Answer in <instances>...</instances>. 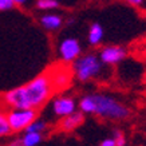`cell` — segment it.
<instances>
[{"label":"cell","instance_id":"obj_19","mask_svg":"<svg viewBox=\"0 0 146 146\" xmlns=\"http://www.w3.org/2000/svg\"><path fill=\"white\" fill-rule=\"evenodd\" d=\"M15 5H23L27 3V0H12Z\"/></svg>","mask_w":146,"mask_h":146},{"label":"cell","instance_id":"obj_4","mask_svg":"<svg viewBox=\"0 0 146 146\" xmlns=\"http://www.w3.org/2000/svg\"><path fill=\"white\" fill-rule=\"evenodd\" d=\"M8 125L12 131H24V129L31 123L32 121L36 119V110L32 109H15L11 113L7 114Z\"/></svg>","mask_w":146,"mask_h":146},{"label":"cell","instance_id":"obj_12","mask_svg":"<svg viewBox=\"0 0 146 146\" xmlns=\"http://www.w3.org/2000/svg\"><path fill=\"white\" fill-rule=\"evenodd\" d=\"M46 129H47V123H46L44 121L38 119V118H36L35 121H32L31 123H30L26 129H24V131H35V133H43Z\"/></svg>","mask_w":146,"mask_h":146},{"label":"cell","instance_id":"obj_10","mask_svg":"<svg viewBox=\"0 0 146 146\" xmlns=\"http://www.w3.org/2000/svg\"><path fill=\"white\" fill-rule=\"evenodd\" d=\"M103 39V28L99 23H93L89 28V43L91 46L99 44Z\"/></svg>","mask_w":146,"mask_h":146},{"label":"cell","instance_id":"obj_1","mask_svg":"<svg viewBox=\"0 0 146 146\" xmlns=\"http://www.w3.org/2000/svg\"><path fill=\"white\" fill-rule=\"evenodd\" d=\"M54 93L51 78L47 74H40L28 83L7 91L3 101L12 109H32L38 110L48 101Z\"/></svg>","mask_w":146,"mask_h":146},{"label":"cell","instance_id":"obj_16","mask_svg":"<svg viewBox=\"0 0 146 146\" xmlns=\"http://www.w3.org/2000/svg\"><path fill=\"white\" fill-rule=\"evenodd\" d=\"M15 7L12 0H0V11H8Z\"/></svg>","mask_w":146,"mask_h":146},{"label":"cell","instance_id":"obj_11","mask_svg":"<svg viewBox=\"0 0 146 146\" xmlns=\"http://www.w3.org/2000/svg\"><path fill=\"white\" fill-rule=\"evenodd\" d=\"M23 146H38L42 142V133L35 131H24V135L20 139Z\"/></svg>","mask_w":146,"mask_h":146},{"label":"cell","instance_id":"obj_14","mask_svg":"<svg viewBox=\"0 0 146 146\" xmlns=\"http://www.w3.org/2000/svg\"><path fill=\"white\" fill-rule=\"evenodd\" d=\"M11 133V129L8 125V119H7V114L0 111V137H5Z\"/></svg>","mask_w":146,"mask_h":146},{"label":"cell","instance_id":"obj_3","mask_svg":"<svg viewBox=\"0 0 146 146\" xmlns=\"http://www.w3.org/2000/svg\"><path fill=\"white\" fill-rule=\"evenodd\" d=\"M102 67L103 63L101 62L99 56H97L95 54H86V55H79L74 60L72 70L79 82H87L101 74Z\"/></svg>","mask_w":146,"mask_h":146},{"label":"cell","instance_id":"obj_5","mask_svg":"<svg viewBox=\"0 0 146 146\" xmlns=\"http://www.w3.org/2000/svg\"><path fill=\"white\" fill-rule=\"evenodd\" d=\"M82 52V47L78 39L75 38H66L62 40L59 46V55L64 62H74Z\"/></svg>","mask_w":146,"mask_h":146},{"label":"cell","instance_id":"obj_9","mask_svg":"<svg viewBox=\"0 0 146 146\" xmlns=\"http://www.w3.org/2000/svg\"><path fill=\"white\" fill-rule=\"evenodd\" d=\"M40 24L44 27L46 30H48V31H55V30H59L62 27L63 20L59 15L47 13V15L40 18Z\"/></svg>","mask_w":146,"mask_h":146},{"label":"cell","instance_id":"obj_15","mask_svg":"<svg viewBox=\"0 0 146 146\" xmlns=\"http://www.w3.org/2000/svg\"><path fill=\"white\" fill-rule=\"evenodd\" d=\"M113 139L115 141V146H125V143H126L125 135L121 130H114V133H113Z\"/></svg>","mask_w":146,"mask_h":146},{"label":"cell","instance_id":"obj_2","mask_svg":"<svg viewBox=\"0 0 146 146\" xmlns=\"http://www.w3.org/2000/svg\"><path fill=\"white\" fill-rule=\"evenodd\" d=\"M83 114H95L113 121H123L130 115V110L123 103L106 94H87L79 101Z\"/></svg>","mask_w":146,"mask_h":146},{"label":"cell","instance_id":"obj_7","mask_svg":"<svg viewBox=\"0 0 146 146\" xmlns=\"http://www.w3.org/2000/svg\"><path fill=\"white\" fill-rule=\"evenodd\" d=\"M76 109L75 101L71 97H58L52 102V111L58 117H66V115L74 113Z\"/></svg>","mask_w":146,"mask_h":146},{"label":"cell","instance_id":"obj_20","mask_svg":"<svg viewBox=\"0 0 146 146\" xmlns=\"http://www.w3.org/2000/svg\"><path fill=\"white\" fill-rule=\"evenodd\" d=\"M9 146H23V145H22V142H20V139H16V141L11 142V145Z\"/></svg>","mask_w":146,"mask_h":146},{"label":"cell","instance_id":"obj_6","mask_svg":"<svg viewBox=\"0 0 146 146\" xmlns=\"http://www.w3.org/2000/svg\"><path fill=\"white\" fill-rule=\"evenodd\" d=\"M127 52L123 47L119 46H106L101 50L99 59L103 64H117L126 58Z\"/></svg>","mask_w":146,"mask_h":146},{"label":"cell","instance_id":"obj_8","mask_svg":"<svg viewBox=\"0 0 146 146\" xmlns=\"http://www.w3.org/2000/svg\"><path fill=\"white\" fill-rule=\"evenodd\" d=\"M84 122V114L82 111H74L71 114L63 117L62 122H60V129L63 131H72L76 127H79L80 125Z\"/></svg>","mask_w":146,"mask_h":146},{"label":"cell","instance_id":"obj_17","mask_svg":"<svg viewBox=\"0 0 146 146\" xmlns=\"http://www.w3.org/2000/svg\"><path fill=\"white\" fill-rule=\"evenodd\" d=\"M99 146H115V141L113 139V137L111 138H105V139L99 143Z\"/></svg>","mask_w":146,"mask_h":146},{"label":"cell","instance_id":"obj_13","mask_svg":"<svg viewBox=\"0 0 146 146\" xmlns=\"http://www.w3.org/2000/svg\"><path fill=\"white\" fill-rule=\"evenodd\" d=\"M36 7L43 11H48V9H55L59 7V1L58 0H38L36 1Z\"/></svg>","mask_w":146,"mask_h":146},{"label":"cell","instance_id":"obj_18","mask_svg":"<svg viewBox=\"0 0 146 146\" xmlns=\"http://www.w3.org/2000/svg\"><path fill=\"white\" fill-rule=\"evenodd\" d=\"M130 5H134V7H139V5L143 4V0H126Z\"/></svg>","mask_w":146,"mask_h":146}]
</instances>
